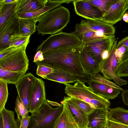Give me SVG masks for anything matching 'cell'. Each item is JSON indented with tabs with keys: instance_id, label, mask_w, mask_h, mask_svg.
<instances>
[{
	"instance_id": "obj_1",
	"label": "cell",
	"mask_w": 128,
	"mask_h": 128,
	"mask_svg": "<svg viewBox=\"0 0 128 128\" xmlns=\"http://www.w3.org/2000/svg\"><path fill=\"white\" fill-rule=\"evenodd\" d=\"M82 45L58 48L44 52L43 53V60L39 62L64 66L69 69L79 81L89 84L92 80V76L85 72L80 61Z\"/></svg>"
},
{
	"instance_id": "obj_2",
	"label": "cell",
	"mask_w": 128,
	"mask_h": 128,
	"mask_svg": "<svg viewBox=\"0 0 128 128\" xmlns=\"http://www.w3.org/2000/svg\"><path fill=\"white\" fill-rule=\"evenodd\" d=\"M70 13L66 8L60 6L48 11L38 18L36 30L42 36L60 32L70 21Z\"/></svg>"
},
{
	"instance_id": "obj_3",
	"label": "cell",
	"mask_w": 128,
	"mask_h": 128,
	"mask_svg": "<svg viewBox=\"0 0 128 128\" xmlns=\"http://www.w3.org/2000/svg\"><path fill=\"white\" fill-rule=\"evenodd\" d=\"M65 92L68 96L83 100L94 109L108 110L111 104L109 100L95 94L90 86L80 81L73 85L66 84Z\"/></svg>"
},
{
	"instance_id": "obj_4",
	"label": "cell",
	"mask_w": 128,
	"mask_h": 128,
	"mask_svg": "<svg viewBox=\"0 0 128 128\" xmlns=\"http://www.w3.org/2000/svg\"><path fill=\"white\" fill-rule=\"evenodd\" d=\"M63 106L53 108L46 100L39 110L31 114L28 128H53L61 114Z\"/></svg>"
},
{
	"instance_id": "obj_5",
	"label": "cell",
	"mask_w": 128,
	"mask_h": 128,
	"mask_svg": "<svg viewBox=\"0 0 128 128\" xmlns=\"http://www.w3.org/2000/svg\"><path fill=\"white\" fill-rule=\"evenodd\" d=\"M82 44V41L75 32L69 33L60 32L52 35L43 41L36 51H40L43 53L57 48Z\"/></svg>"
},
{
	"instance_id": "obj_6",
	"label": "cell",
	"mask_w": 128,
	"mask_h": 128,
	"mask_svg": "<svg viewBox=\"0 0 128 128\" xmlns=\"http://www.w3.org/2000/svg\"><path fill=\"white\" fill-rule=\"evenodd\" d=\"M28 43H26L14 52L0 60V66L10 71H27L29 60L26 50Z\"/></svg>"
},
{
	"instance_id": "obj_7",
	"label": "cell",
	"mask_w": 128,
	"mask_h": 128,
	"mask_svg": "<svg viewBox=\"0 0 128 128\" xmlns=\"http://www.w3.org/2000/svg\"><path fill=\"white\" fill-rule=\"evenodd\" d=\"M117 42L116 40L110 52L108 57L102 61L100 64V72L105 78L109 80H113L119 86H121L127 84L128 82L117 76L119 65L115 56Z\"/></svg>"
},
{
	"instance_id": "obj_8",
	"label": "cell",
	"mask_w": 128,
	"mask_h": 128,
	"mask_svg": "<svg viewBox=\"0 0 128 128\" xmlns=\"http://www.w3.org/2000/svg\"><path fill=\"white\" fill-rule=\"evenodd\" d=\"M115 36L97 39L83 45L92 57L100 64L102 62L101 55L106 50H110L116 40Z\"/></svg>"
},
{
	"instance_id": "obj_9",
	"label": "cell",
	"mask_w": 128,
	"mask_h": 128,
	"mask_svg": "<svg viewBox=\"0 0 128 128\" xmlns=\"http://www.w3.org/2000/svg\"><path fill=\"white\" fill-rule=\"evenodd\" d=\"M128 9V0H112L108 5L102 20L113 25L121 20Z\"/></svg>"
},
{
	"instance_id": "obj_10",
	"label": "cell",
	"mask_w": 128,
	"mask_h": 128,
	"mask_svg": "<svg viewBox=\"0 0 128 128\" xmlns=\"http://www.w3.org/2000/svg\"><path fill=\"white\" fill-rule=\"evenodd\" d=\"M20 19V18L15 12L0 28V50L8 47L9 45L10 37L19 32Z\"/></svg>"
},
{
	"instance_id": "obj_11",
	"label": "cell",
	"mask_w": 128,
	"mask_h": 128,
	"mask_svg": "<svg viewBox=\"0 0 128 128\" xmlns=\"http://www.w3.org/2000/svg\"><path fill=\"white\" fill-rule=\"evenodd\" d=\"M72 2L77 15L88 20H102L101 11L88 0H73Z\"/></svg>"
},
{
	"instance_id": "obj_12",
	"label": "cell",
	"mask_w": 128,
	"mask_h": 128,
	"mask_svg": "<svg viewBox=\"0 0 128 128\" xmlns=\"http://www.w3.org/2000/svg\"><path fill=\"white\" fill-rule=\"evenodd\" d=\"M35 77L31 72H28L24 74L15 85L20 101L29 112L31 94Z\"/></svg>"
},
{
	"instance_id": "obj_13",
	"label": "cell",
	"mask_w": 128,
	"mask_h": 128,
	"mask_svg": "<svg viewBox=\"0 0 128 128\" xmlns=\"http://www.w3.org/2000/svg\"><path fill=\"white\" fill-rule=\"evenodd\" d=\"M46 100L44 82L35 77L31 94L29 112L32 114L38 111Z\"/></svg>"
},
{
	"instance_id": "obj_14",
	"label": "cell",
	"mask_w": 128,
	"mask_h": 128,
	"mask_svg": "<svg viewBox=\"0 0 128 128\" xmlns=\"http://www.w3.org/2000/svg\"><path fill=\"white\" fill-rule=\"evenodd\" d=\"M51 65L54 70V72L47 76L46 79L64 84H70L79 81L70 70L65 66L57 64Z\"/></svg>"
},
{
	"instance_id": "obj_15",
	"label": "cell",
	"mask_w": 128,
	"mask_h": 128,
	"mask_svg": "<svg viewBox=\"0 0 128 128\" xmlns=\"http://www.w3.org/2000/svg\"><path fill=\"white\" fill-rule=\"evenodd\" d=\"M83 20L86 24L96 33L99 38L114 36L116 29L112 25L102 20Z\"/></svg>"
},
{
	"instance_id": "obj_16",
	"label": "cell",
	"mask_w": 128,
	"mask_h": 128,
	"mask_svg": "<svg viewBox=\"0 0 128 128\" xmlns=\"http://www.w3.org/2000/svg\"><path fill=\"white\" fill-rule=\"evenodd\" d=\"M62 111L56 120L53 128H79L78 124L67 104L62 100Z\"/></svg>"
},
{
	"instance_id": "obj_17",
	"label": "cell",
	"mask_w": 128,
	"mask_h": 128,
	"mask_svg": "<svg viewBox=\"0 0 128 128\" xmlns=\"http://www.w3.org/2000/svg\"><path fill=\"white\" fill-rule=\"evenodd\" d=\"M80 60L83 68L88 74L92 76L100 72V64L90 55L83 45L81 48Z\"/></svg>"
},
{
	"instance_id": "obj_18",
	"label": "cell",
	"mask_w": 128,
	"mask_h": 128,
	"mask_svg": "<svg viewBox=\"0 0 128 128\" xmlns=\"http://www.w3.org/2000/svg\"><path fill=\"white\" fill-rule=\"evenodd\" d=\"M48 0H18L16 12L26 13L39 10L45 6Z\"/></svg>"
},
{
	"instance_id": "obj_19",
	"label": "cell",
	"mask_w": 128,
	"mask_h": 128,
	"mask_svg": "<svg viewBox=\"0 0 128 128\" xmlns=\"http://www.w3.org/2000/svg\"><path fill=\"white\" fill-rule=\"evenodd\" d=\"M89 84L95 94L109 100L114 99L118 96L121 91L92 80Z\"/></svg>"
},
{
	"instance_id": "obj_20",
	"label": "cell",
	"mask_w": 128,
	"mask_h": 128,
	"mask_svg": "<svg viewBox=\"0 0 128 128\" xmlns=\"http://www.w3.org/2000/svg\"><path fill=\"white\" fill-rule=\"evenodd\" d=\"M67 104L76 119L79 128H87L88 124V114L72 101L68 96L64 97L63 100Z\"/></svg>"
},
{
	"instance_id": "obj_21",
	"label": "cell",
	"mask_w": 128,
	"mask_h": 128,
	"mask_svg": "<svg viewBox=\"0 0 128 128\" xmlns=\"http://www.w3.org/2000/svg\"><path fill=\"white\" fill-rule=\"evenodd\" d=\"M108 110L95 109L88 115L89 128H102L106 125Z\"/></svg>"
},
{
	"instance_id": "obj_22",
	"label": "cell",
	"mask_w": 128,
	"mask_h": 128,
	"mask_svg": "<svg viewBox=\"0 0 128 128\" xmlns=\"http://www.w3.org/2000/svg\"><path fill=\"white\" fill-rule=\"evenodd\" d=\"M75 32L81 40L83 44L100 39L96 33L86 24L83 20L76 25Z\"/></svg>"
},
{
	"instance_id": "obj_23",
	"label": "cell",
	"mask_w": 128,
	"mask_h": 128,
	"mask_svg": "<svg viewBox=\"0 0 128 128\" xmlns=\"http://www.w3.org/2000/svg\"><path fill=\"white\" fill-rule=\"evenodd\" d=\"M37 18H20V30L18 34L24 36H30L36 31Z\"/></svg>"
},
{
	"instance_id": "obj_24",
	"label": "cell",
	"mask_w": 128,
	"mask_h": 128,
	"mask_svg": "<svg viewBox=\"0 0 128 128\" xmlns=\"http://www.w3.org/2000/svg\"><path fill=\"white\" fill-rule=\"evenodd\" d=\"M26 71H10L0 66V80L5 82L7 84H13L15 85L25 74Z\"/></svg>"
},
{
	"instance_id": "obj_25",
	"label": "cell",
	"mask_w": 128,
	"mask_h": 128,
	"mask_svg": "<svg viewBox=\"0 0 128 128\" xmlns=\"http://www.w3.org/2000/svg\"><path fill=\"white\" fill-rule=\"evenodd\" d=\"M108 119L128 126V110L118 107L110 108Z\"/></svg>"
},
{
	"instance_id": "obj_26",
	"label": "cell",
	"mask_w": 128,
	"mask_h": 128,
	"mask_svg": "<svg viewBox=\"0 0 128 128\" xmlns=\"http://www.w3.org/2000/svg\"><path fill=\"white\" fill-rule=\"evenodd\" d=\"M18 0L10 4H6L0 0V28L7 20L16 12Z\"/></svg>"
},
{
	"instance_id": "obj_27",
	"label": "cell",
	"mask_w": 128,
	"mask_h": 128,
	"mask_svg": "<svg viewBox=\"0 0 128 128\" xmlns=\"http://www.w3.org/2000/svg\"><path fill=\"white\" fill-rule=\"evenodd\" d=\"M62 4L48 3L43 8L36 11L28 13L16 14L20 18H37L46 12L61 6Z\"/></svg>"
},
{
	"instance_id": "obj_28",
	"label": "cell",
	"mask_w": 128,
	"mask_h": 128,
	"mask_svg": "<svg viewBox=\"0 0 128 128\" xmlns=\"http://www.w3.org/2000/svg\"><path fill=\"white\" fill-rule=\"evenodd\" d=\"M2 118L4 128H17L14 112L5 108L0 112Z\"/></svg>"
},
{
	"instance_id": "obj_29",
	"label": "cell",
	"mask_w": 128,
	"mask_h": 128,
	"mask_svg": "<svg viewBox=\"0 0 128 128\" xmlns=\"http://www.w3.org/2000/svg\"><path fill=\"white\" fill-rule=\"evenodd\" d=\"M117 76L120 78L128 77V48L124 53L118 65Z\"/></svg>"
},
{
	"instance_id": "obj_30",
	"label": "cell",
	"mask_w": 128,
	"mask_h": 128,
	"mask_svg": "<svg viewBox=\"0 0 128 128\" xmlns=\"http://www.w3.org/2000/svg\"><path fill=\"white\" fill-rule=\"evenodd\" d=\"M35 63L37 66L36 74L44 79L47 76L54 72L52 66L50 64L39 62Z\"/></svg>"
},
{
	"instance_id": "obj_31",
	"label": "cell",
	"mask_w": 128,
	"mask_h": 128,
	"mask_svg": "<svg viewBox=\"0 0 128 128\" xmlns=\"http://www.w3.org/2000/svg\"><path fill=\"white\" fill-rule=\"evenodd\" d=\"M30 37L22 36L18 34H15L10 38L8 47L21 46L27 43H29Z\"/></svg>"
},
{
	"instance_id": "obj_32",
	"label": "cell",
	"mask_w": 128,
	"mask_h": 128,
	"mask_svg": "<svg viewBox=\"0 0 128 128\" xmlns=\"http://www.w3.org/2000/svg\"><path fill=\"white\" fill-rule=\"evenodd\" d=\"M7 84L5 82L0 80V112L5 108L8 99V92Z\"/></svg>"
},
{
	"instance_id": "obj_33",
	"label": "cell",
	"mask_w": 128,
	"mask_h": 128,
	"mask_svg": "<svg viewBox=\"0 0 128 128\" xmlns=\"http://www.w3.org/2000/svg\"><path fill=\"white\" fill-rule=\"evenodd\" d=\"M92 80L99 82L106 86L114 88L121 91L124 90L120 87L118 85L114 82L111 81L103 77L99 73H97L95 76H92Z\"/></svg>"
},
{
	"instance_id": "obj_34",
	"label": "cell",
	"mask_w": 128,
	"mask_h": 128,
	"mask_svg": "<svg viewBox=\"0 0 128 128\" xmlns=\"http://www.w3.org/2000/svg\"><path fill=\"white\" fill-rule=\"evenodd\" d=\"M68 96L70 100L76 104L86 114L88 115L95 109L92 108L88 104L83 100L75 98Z\"/></svg>"
},
{
	"instance_id": "obj_35",
	"label": "cell",
	"mask_w": 128,
	"mask_h": 128,
	"mask_svg": "<svg viewBox=\"0 0 128 128\" xmlns=\"http://www.w3.org/2000/svg\"><path fill=\"white\" fill-rule=\"evenodd\" d=\"M15 106V110L17 116L20 118L24 117L29 112L22 103L20 101L18 96H17L16 98Z\"/></svg>"
},
{
	"instance_id": "obj_36",
	"label": "cell",
	"mask_w": 128,
	"mask_h": 128,
	"mask_svg": "<svg viewBox=\"0 0 128 128\" xmlns=\"http://www.w3.org/2000/svg\"><path fill=\"white\" fill-rule=\"evenodd\" d=\"M98 8L103 15L105 12L108 6L112 0H88Z\"/></svg>"
},
{
	"instance_id": "obj_37",
	"label": "cell",
	"mask_w": 128,
	"mask_h": 128,
	"mask_svg": "<svg viewBox=\"0 0 128 128\" xmlns=\"http://www.w3.org/2000/svg\"><path fill=\"white\" fill-rule=\"evenodd\" d=\"M30 118L28 114L24 117L20 118L17 116L16 119L17 128H28Z\"/></svg>"
},
{
	"instance_id": "obj_38",
	"label": "cell",
	"mask_w": 128,
	"mask_h": 128,
	"mask_svg": "<svg viewBox=\"0 0 128 128\" xmlns=\"http://www.w3.org/2000/svg\"><path fill=\"white\" fill-rule=\"evenodd\" d=\"M23 46L8 47L4 48L0 50V60L14 52Z\"/></svg>"
},
{
	"instance_id": "obj_39",
	"label": "cell",
	"mask_w": 128,
	"mask_h": 128,
	"mask_svg": "<svg viewBox=\"0 0 128 128\" xmlns=\"http://www.w3.org/2000/svg\"><path fill=\"white\" fill-rule=\"evenodd\" d=\"M107 128H128V126L116 122L107 118L106 122Z\"/></svg>"
},
{
	"instance_id": "obj_40",
	"label": "cell",
	"mask_w": 128,
	"mask_h": 128,
	"mask_svg": "<svg viewBox=\"0 0 128 128\" xmlns=\"http://www.w3.org/2000/svg\"><path fill=\"white\" fill-rule=\"evenodd\" d=\"M126 47L123 46L116 48L115 51V56L119 64L124 53L126 50Z\"/></svg>"
},
{
	"instance_id": "obj_41",
	"label": "cell",
	"mask_w": 128,
	"mask_h": 128,
	"mask_svg": "<svg viewBox=\"0 0 128 128\" xmlns=\"http://www.w3.org/2000/svg\"><path fill=\"white\" fill-rule=\"evenodd\" d=\"M44 59L43 53L39 51L37 52L35 55L33 62L34 63L40 62L43 60Z\"/></svg>"
},
{
	"instance_id": "obj_42",
	"label": "cell",
	"mask_w": 128,
	"mask_h": 128,
	"mask_svg": "<svg viewBox=\"0 0 128 128\" xmlns=\"http://www.w3.org/2000/svg\"><path fill=\"white\" fill-rule=\"evenodd\" d=\"M121 95L122 102L125 105L128 106V89L122 91Z\"/></svg>"
},
{
	"instance_id": "obj_43",
	"label": "cell",
	"mask_w": 128,
	"mask_h": 128,
	"mask_svg": "<svg viewBox=\"0 0 128 128\" xmlns=\"http://www.w3.org/2000/svg\"><path fill=\"white\" fill-rule=\"evenodd\" d=\"M73 0H49V3H60L62 4L63 3L68 4L72 2Z\"/></svg>"
},
{
	"instance_id": "obj_44",
	"label": "cell",
	"mask_w": 128,
	"mask_h": 128,
	"mask_svg": "<svg viewBox=\"0 0 128 128\" xmlns=\"http://www.w3.org/2000/svg\"><path fill=\"white\" fill-rule=\"evenodd\" d=\"M122 19L124 22L128 23V12L126 11L124 13Z\"/></svg>"
},
{
	"instance_id": "obj_45",
	"label": "cell",
	"mask_w": 128,
	"mask_h": 128,
	"mask_svg": "<svg viewBox=\"0 0 128 128\" xmlns=\"http://www.w3.org/2000/svg\"><path fill=\"white\" fill-rule=\"evenodd\" d=\"M3 2L6 4H10L12 3L16 0H2Z\"/></svg>"
},
{
	"instance_id": "obj_46",
	"label": "cell",
	"mask_w": 128,
	"mask_h": 128,
	"mask_svg": "<svg viewBox=\"0 0 128 128\" xmlns=\"http://www.w3.org/2000/svg\"><path fill=\"white\" fill-rule=\"evenodd\" d=\"M47 101L49 103H51L50 104L54 106H60L61 104L56 102H51L48 100H47Z\"/></svg>"
},
{
	"instance_id": "obj_47",
	"label": "cell",
	"mask_w": 128,
	"mask_h": 128,
	"mask_svg": "<svg viewBox=\"0 0 128 128\" xmlns=\"http://www.w3.org/2000/svg\"><path fill=\"white\" fill-rule=\"evenodd\" d=\"M0 128H4L2 117L0 115Z\"/></svg>"
},
{
	"instance_id": "obj_48",
	"label": "cell",
	"mask_w": 128,
	"mask_h": 128,
	"mask_svg": "<svg viewBox=\"0 0 128 128\" xmlns=\"http://www.w3.org/2000/svg\"><path fill=\"white\" fill-rule=\"evenodd\" d=\"M102 128H107L106 125V126L104 127H103Z\"/></svg>"
},
{
	"instance_id": "obj_49",
	"label": "cell",
	"mask_w": 128,
	"mask_h": 128,
	"mask_svg": "<svg viewBox=\"0 0 128 128\" xmlns=\"http://www.w3.org/2000/svg\"></svg>"
}]
</instances>
